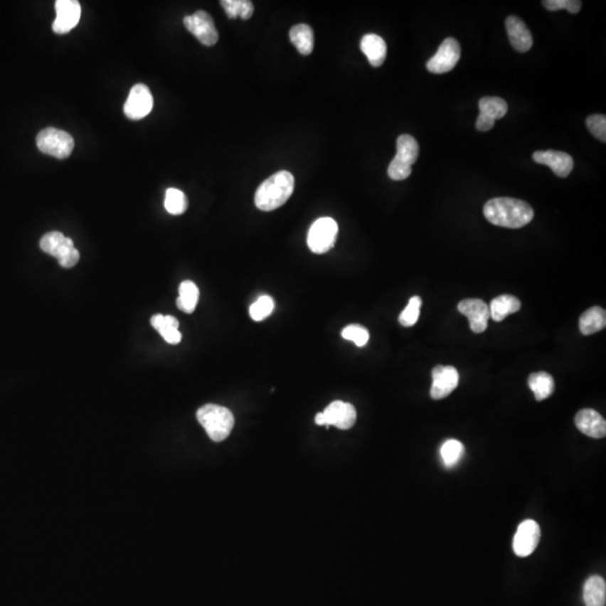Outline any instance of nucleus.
Masks as SVG:
<instances>
[{"instance_id":"5701e85b","label":"nucleus","mask_w":606,"mask_h":606,"mask_svg":"<svg viewBox=\"0 0 606 606\" xmlns=\"http://www.w3.org/2000/svg\"><path fill=\"white\" fill-rule=\"evenodd\" d=\"M606 326V314L604 309L593 307L586 310L580 318V330L583 335L598 333Z\"/></svg>"},{"instance_id":"f3484780","label":"nucleus","mask_w":606,"mask_h":606,"mask_svg":"<svg viewBox=\"0 0 606 606\" xmlns=\"http://www.w3.org/2000/svg\"><path fill=\"white\" fill-rule=\"evenodd\" d=\"M575 423L582 434L594 439L604 438L606 435V422L597 411L583 409L575 417Z\"/></svg>"},{"instance_id":"7c9ffc66","label":"nucleus","mask_w":606,"mask_h":606,"mask_svg":"<svg viewBox=\"0 0 606 606\" xmlns=\"http://www.w3.org/2000/svg\"><path fill=\"white\" fill-rule=\"evenodd\" d=\"M422 306V300L420 297H413L410 299L408 306L404 308L399 317V322L403 327H413L417 324L419 316H420V309Z\"/></svg>"},{"instance_id":"ddd939ff","label":"nucleus","mask_w":606,"mask_h":606,"mask_svg":"<svg viewBox=\"0 0 606 606\" xmlns=\"http://www.w3.org/2000/svg\"><path fill=\"white\" fill-rule=\"evenodd\" d=\"M541 537L540 526L533 520H526L518 526L514 539V551L518 557H528L536 551Z\"/></svg>"},{"instance_id":"1a4fd4ad","label":"nucleus","mask_w":606,"mask_h":606,"mask_svg":"<svg viewBox=\"0 0 606 606\" xmlns=\"http://www.w3.org/2000/svg\"><path fill=\"white\" fill-rule=\"evenodd\" d=\"M184 24L186 30L203 46H213L218 42V31L216 28L213 17L207 11H198L184 17Z\"/></svg>"},{"instance_id":"b1692460","label":"nucleus","mask_w":606,"mask_h":606,"mask_svg":"<svg viewBox=\"0 0 606 606\" xmlns=\"http://www.w3.org/2000/svg\"><path fill=\"white\" fill-rule=\"evenodd\" d=\"M293 46L302 55L312 53L314 46V31L307 24L294 25L289 33Z\"/></svg>"},{"instance_id":"cd10ccee","label":"nucleus","mask_w":606,"mask_h":606,"mask_svg":"<svg viewBox=\"0 0 606 606\" xmlns=\"http://www.w3.org/2000/svg\"><path fill=\"white\" fill-rule=\"evenodd\" d=\"M220 5L230 19L240 18L248 21L254 14V5L248 0H223Z\"/></svg>"},{"instance_id":"72a5a7b5","label":"nucleus","mask_w":606,"mask_h":606,"mask_svg":"<svg viewBox=\"0 0 606 606\" xmlns=\"http://www.w3.org/2000/svg\"><path fill=\"white\" fill-rule=\"evenodd\" d=\"M588 131L596 139L605 143L606 142V117L605 115H590L586 120Z\"/></svg>"},{"instance_id":"f704fd0d","label":"nucleus","mask_w":606,"mask_h":606,"mask_svg":"<svg viewBox=\"0 0 606 606\" xmlns=\"http://www.w3.org/2000/svg\"><path fill=\"white\" fill-rule=\"evenodd\" d=\"M543 5L548 11H555L566 9L570 14H577L582 9L580 0H545Z\"/></svg>"},{"instance_id":"4468645a","label":"nucleus","mask_w":606,"mask_h":606,"mask_svg":"<svg viewBox=\"0 0 606 606\" xmlns=\"http://www.w3.org/2000/svg\"><path fill=\"white\" fill-rule=\"evenodd\" d=\"M459 382V374L454 366L437 365L432 370V386L430 396L434 400H442L450 395Z\"/></svg>"},{"instance_id":"9b49d317","label":"nucleus","mask_w":606,"mask_h":606,"mask_svg":"<svg viewBox=\"0 0 606 606\" xmlns=\"http://www.w3.org/2000/svg\"><path fill=\"white\" fill-rule=\"evenodd\" d=\"M153 104L154 100L149 87L143 83H137L129 91L127 100L124 105V112L129 119H143L153 110Z\"/></svg>"},{"instance_id":"f257e3e1","label":"nucleus","mask_w":606,"mask_h":606,"mask_svg":"<svg viewBox=\"0 0 606 606\" xmlns=\"http://www.w3.org/2000/svg\"><path fill=\"white\" fill-rule=\"evenodd\" d=\"M485 218L495 226L519 229L533 219V209L529 203L514 198H494L484 206Z\"/></svg>"},{"instance_id":"a878e982","label":"nucleus","mask_w":606,"mask_h":606,"mask_svg":"<svg viewBox=\"0 0 606 606\" xmlns=\"http://www.w3.org/2000/svg\"><path fill=\"white\" fill-rule=\"evenodd\" d=\"M199 289L191 281H184L179 287V298L176 306L181 312L192 314L196 310L199 301Z\"/></svg>"},{"instance_id":"aec40b11","label":"nucleus","mask_w":606,"mask_h":606,"mask_svg":"<svg viewBox=\"0 0 606 606\" xmlns=\"http://www.w3.org/2000/svg\"><path fill=\"white\" fill-rule=\"evenodd\" d=\"M151 324L166 343L178 345L182 341V334L179 331V321L174 317L155 314L152 317Z\"/></svg>"},{"instance_id":"f8f14e48","label":"nucleus","mask_w":606,"mask_h":606,"mask_svg":"<svg viewBox=\"0 0 606 606\" xmlns=\"http://www.w3.org/2000/svg\"><path fill=\"white\" fill-rule=\"evenodd\" d=\"M55 11V21L52 25L55 34H67L80 21L81 6L77 0H58Z\"/></svg>"},{"instance_id":"423d86ee","label":"nucleus","mask_w":606,"mask_h":606,"mask_svg":"<svg viewBox=\"0 0 606 606\" xmlns=\"http://www.w3.org/2000/svg\"><path fill=\"white\" fill-rule=\"evenodd\" d=\"M36 145L44 154L55 159H67L75 149V139L68 132L48 127L38 134Z\"/></svg>"},{"instance_id":"6e6552de","label":"nucleus","mask_w":606,"mask_h":606,"mask_svg":"<svg viewBox=\"0 0 606 606\" xmlns=\"http://www.w3.org/2000/svg\"><path fill=\"white\" fill-rule=\"evenodd\" d=\"M356 419V409L353 404L334 401L326 408L324 413L316 415L314 421L318 425H335L341 430H347L355 425Z\"/></svg>"},{"instance_id":"412c9836","label":"nucleus","mask_w":606,"mask_h":606,"mask_svg":"<svg viewBox=\"0 0 606 606\" xmlns=\"http://www.w3.org/2000/svg\"><path fill=\"white\" fill-rule=\"evenodd\" d=\"M489 308V317L494 321L500 322L510 314H516L521 309V302L514 295L503 294L493 299Z\"/></svg>"},{"instance_id":"473e14b6","label":"nucleus","mask_w":606,"mask_h":606,"mask_svg":"<svg viewBox=\"0 0 606 606\" xmlns=\"http://www.w3.org/2000/svg\"><path fill=\"white\" fill-rule=\"evenodd\" d=\"M341 336L346 341H353L357 347H364L370 341L368 330L359 324H349L344 328Z\"/></svg>"},{"instance_id":"c756f323","label":"nucleus","mask_w":606,"mask_h":606,"mask_svg":"<svg viewBox=\"0 0 606 606\" xmlns=\"http://www.w3.org/2000/svg\"><path fill=\"white\" fill-rule=\"evenodd\" d=\"M464 445L456 439H450L442 444L440 448V456L446 467L450 468L457 465L460 459L463 458Z\"/></svg>"},{"instance_id":"39448f33","label":"nucleus","mask_w":606,"mask_h":606,"mask_svg":"<svg viewBox=\"0 0 606 606\" xmlns=\"http://www.w3.org/2000/svg\"><path fill=\"white\" fill-rule=\"evenodd\" d=\"M40 248L43 252L53 256L64 269H71L80 260V253L75 248L71 238L60 232H50L41 238Z\"/></svg>"},{"instance_id":"c85d7f7f","label":"nucleus","mask_w":606,"mask_h":606,"mask_svg":"<svg viewBox=\"0 0 606 606\" xmlns=\"http://www.w3.org/2000/svg\"><path fill=\"white\" fill-rule=\"evenodd\" d=\"M164 207L171 215H182L188 209V198L181 190L170 188L165 192Z\"/></svg>"},{"instance_id":"2eb2a0df","label":"nucleus","mask_w":606,"mask_h":606,"mask_svg":"<svg viewBox=\"0 0 606 606\" xmlns=\"http://www.w3.org/2000/svg\"><path fill=\"white\" fill-rule=\"evenodd\" d=\"M458 312L467 317L472 331L476 334L484 333L489 324V308L481 299H466L460 301L457 306Z\"/></svg>"},{"instance_id":"6ab92c4d","label":"nucleus","mask_w":606,"mask_h":606,"mask_svg":"<svg viewBox=\"0 0 606 606\" xmlns=\"http://www.w3.org/2000/svg\"><path fill=\"white\" fill-rule=\"evenodd\" d=\"M361 51L374 68L381 67L386 61L388 54L386 41L376 34H366L363 36L361 40Z\"/></svg>"},{"instance_id":"f03ea898","label":"nucleus","mask_w":606,"mask_h":606,"mask_svg":"<svg viewBox=\"0 0 606 606\" xmlns=\"http://www.w3.org/2000/svg\"><path fill=\"white\" fill-rule=\"evenodd\" d=\"M294 176L289 171H280L266 179L255 193V206L262 211L282 207L294 191Z\"/></svg>"},{"instance_id":"7ed1b4c3","label":"nucleus","mask_w":606,"mask_h":606,"mask_svg":"<svg viewBox=\"0 0 606 606\" xmlns=\"http://www.w3.org/2000/svg\"><path fill=\"white\" fill-rule=\"evenodd\" d=\"M197 419L213 442H223L234 428L235 419L232 411L217 404H206L200 408Z\"/></svg>"},{"instance_id":"2f4dec72","label":"nucleus","mask_w":606,"mask_h":606,"mask_svg":"<svg viewBox=\"0 0 606 606\" xmlns=\"http://www.w3.org/2000/svg\"><path fill=\"white\" fill-rule=\"evenodd\" d=\"M274 310V300L270 295H262L250 308V314L254 321H262Z\"/></svg>"},{"instance_id":"0eeeda50","label":"nucleus","mask_w":606,"mask_h":606,"mask_svg":"<svg viewBox=\"0 0 606 606\" xmlns=\"http://www.w3.org/2000/svg\"><path fill=\"white\" fill-rule=\"evenodd\" d=\"M338 225L333 218L317 219L308 233V246L314 254H324L335 245Z\"/></svg>"},{"instance_id":"9d476101","label":"nucleus","mask_w":606,"mask_h":606,"mask_svg":"<svg viewBox=\"0 0 606 606\" xmlns=\"http://www.w3.org/2000/svg\"><path fill=\"white\" fill-rule=\"evenodd\" d=\"M459 59V43L455 38H448L439 46L437 53L427 62V69L435 75H442L452 71Z\"/></svg>"},{"instance_id":"a211bd4d","label":"nucleus","mask_w":606,"mask_h":606,"mask_svg":"<svg viewBox=\"0 0 606 606\" xmlns=\"http://www.w3.org/2000/svg\"><path fill=\"white\" fill-rule=\"evenodd\" d=\"M505 27L508 31L510 44L514 50L520 53H526L532 48V35L523 21L516 16H509L505 21Z\"/></svg>"},{"instance_id":"bb28decb","label":"nucleus","mask_w":606,"mask_h":606,"mask_svg":"<svg viewBox=\"0 0 606 606\" xmlns=\"http://www.w3.org/2000/svg\"><path fill=\"white\" fill-rule=\"evenodd\" d=\"M479 115L489 118V119H501L508 112V104L499 97H484L479 102Z\"/></svg>"},{"instance_id":"dca6fc26","label":"nucleus","mask_w":606,"mask_h":606,"mask_svg":"<svg viewBox=\"0 0 606 606\" xmlns=\"http://www.w3.org/2000/svg\"><path fill=\"white\" fill-rule=\"evenodd\" d=\"M532 159L538 164L549 166L559 178H567L574 169L573 157L565 152L553 151V149L537 151L533 153Z\"/></svg>"},{"instance_id":"4be33fe9","label":"nucleus","mask_w":606,"mask_h":606,"mask_svg":"<svg viewBox=\"0 0 606 606\" xmlns=\"http://www.w3.org/2000/svg\"><path fill=\"white\" fill-rule=\"evenodd\" d=\"M583 598L586 606H605L606 584L601 576H592L583 588Z\"/></svg>"},{"instance_id":"20e7f679","label":"nucleus","mask_w":606,"mask_h":606,"mask_svg":"<svg viewBox=\"0 0 606 606\" xmlns=\"http://www.w3.org/2000/svg\"><path fill=\"white\" fill-rule=\"evenodd\" d=\"M419 156V144L415 137L408 134L399 136L396 141V155L388 165V174L394 181L409 178L413 166Z\"/></svg>"},{"instance_id":"393cba45","label":"nucleus","mask_w":606,"mask_h":606,"mask_svg":"<svg viewBox=\"0 0 606 606\" xmlns=\"http://www.w3.org/2000/svg\"><path fill=\"white\" fill-rule=\"evenodd\" d=\"M528 386L535 394L537 401L548 399L555 391V380L546 372L532 373L528 378Z\"/></svg>"}]
</instances>
